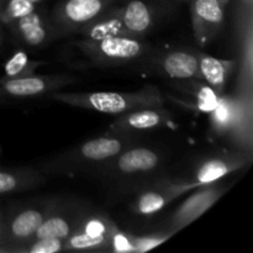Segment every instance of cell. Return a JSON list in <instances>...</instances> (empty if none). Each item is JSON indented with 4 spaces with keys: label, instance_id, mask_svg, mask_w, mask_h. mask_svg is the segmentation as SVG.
<instances>
[{
    "label": "cell",
    "instance_id": "cell-4",
    "mask_svg": "<svg viewBox=\"0 0 253 253\" xmlns=\"http://www.w3.org/2000/svg\"><path fill=\"white\" fill-rule=\"evenodd\" d=\"M127 141L116 136H103L91 138L82 145L76 146L67 151L64 155L54 158L48 167L52 170L77 169L79 167H94L101 166L106 161L111 160L127 147Z\"/></svg>",
    "mask_w": 253,
    "mask_h": 253
},
{
    "label": "cell",
    "instance_id": "cell-29",
    "mask_svg": "<svg viewBox=\"0 0 253 253\" xmlns=\"http://www.w3.org/2000/svg\"><path fill=\"white\" fill-rule=\"evenodd\" d=\"M2 41V32H1V26H0V44H1Z\"/></svg>",
    "mask_w": 253,
    "mask_h": 253
},
{
    "label": "cell",
    "instance_id": "cell-22",
    "mask_svg": "<svg viewBox=\"0 0 253 253\" xmlns=\"http://www.w3.org/2000/svg\"><path fill=\"white\" fill-rule=\"evenodd\" d=\"M42 64L41 62L31 61L26 52L17 51L5 62L4 73L5 78H17L34 74L37 67Z\"/></svg>",
    "mask_w": 253,
    "mask_h": 253
},
{
    "label": "cell",
    "instance_id": "cell-21",
    "mask_svg": "<svg viewBox=\"0 0 253 253\" xmlns=\"http://www.w3.org/2000/svg\"><path fill=\"white\" fill-rule=\"evenodd\" d=\"M40 175L31 172H2L0 170V194L19 192L35 187Z\"/></svg>",
    "mask_w": 253,
    "mask_h": 253
},
{
    "label": "cell",
    "instance_id": "cell-13",
    "mask_svg": "<svg viewBox=\"0 0 253 253\" xmlns=\"http://www.w3.org/2000/svg\"><path fill=\"white\" fill-rule=\"evenodd\" d=\"M224 193V189L214 185H205V188L189 195L182 205L177 208L170 216V226L179 230L204 214Z\"/></svg>",
    "mask_w": 253,
    "mask_h": 253
},
{
    "label": "cell",
    "instance_id": "cell-26",
    "mask_svg": "<svg viewBox=\"0 0 253 253\" xmlns=\"http://www.w3.org/2000/svg\"><path fill=\"white\" fill-rule=\"evenodd\" d=\"M4 221H5V214L0 211V246L2 242V235H4Z\"/></svg>",
    "mask_w": 253,
    "mask_h": 253
},
{
    "label": "cell",
    "instance_id": "cell-7",
    "mask_svg": "<svg viewBox=\"0 0 253 253\" xmlns=\"http://www.w3.org/2000/svg\"><path fill=\"white\" fill-rule=\"evenodd\" d=\"M52 208V204L36 205L25 208L12 215L5 214L0 252H15L20 246L29 242Z\"/></svg>",
    "mask_w": 253,
    "mask_h": 253
},
{
    "label": "cell",
    "instance_id": "cell-32",
    "mask_svg": "<svg viewBox=\"0 0 253 253\" xmlns=\"http://www.w3.org/2000/svg\"><path fill=\"white\" fill-rule=\"evenodd\" d=\"M174 1H178V2H180V1H189V0H174Z\"/></svg>",
    "mask_w": 253,
    "mask_h": 253
},
{
    "label": "cell",
    "instance_id": "cell-10",
    "mask_svg": "<svg viewBox=\"0 0 253 253\" xmlns=\"http://www.w3.org/2000/svg\"><path fill=\"white\" fill-rule=\"evenodd\" d=\"M185 193H188V190L184 185L174 182L172 178L158 179L153 184L145 185V188L135 195V199L131 203V209L137 215L150 216L157 214Z\"/></svg>",
    "mask_w": 253,
    "mask_h": 253
},
{
    "label": "cell",
    "instance_id": "cell-30",
    "mask_svg": "<svg viewBox=\"0 0 253 253\" xmlns=\"http://www.w3.org/2000/svg\"><path fill=\"white\" fill-rule=\"evenodd\" d=\"M4 1L5 0H0V11H1V7H2V5H4Z\"/></svg>",
    "mask_w": 253,
    "mask_h": 253
},
{
    "label": "cell",
    "instance_id": "cell-6",
    "mask_svg": "<svg viewBox=\"0 0 253 253\" xmlns=\"http://www.w3.org/2000/svg\"><path fill=\"white\" fill-rule=\"evenodd\" d=\"M251 161V156L245 152H221L205 156L197 165L193 166L190 174L184 179L174 180L184 185L185 189L212 184L221 178L244 168Z\"/></svg>",
    "mask_w": 253,
    "mask_h": 253
},
{
    "label": "cell",
    "instance_id": "cell-15",
    "mask_svg": "<svg viewBox=\"0 0 253 253\" xmlns=\"http://www.w3.org/2000/svg\"><path fill=\"white\" fill-rule=\"evenodd\" d=\"M85 217V214L81 210H63V211H54L52 208L39 229L35 232V239H58L66 240L71 236Z\"/></svg>",
    "mask_w": 253,
    "mask_h": 253
},
{
    "label": "cell",
    "instance_id": "cell-19",
    "mask_svg": "<svg viewBox=\"0 0 253 253\" xmlns=\"http://www.w3.org/2000/svg\"><path fill=\"white\" fill-rule=\"evenodd\" d=\"M198 61L202 81L221 95L231 71L234 69V62L219 59L205 53H198Z\"/></svg>",
    "mask_w": 253,
    "mask_h": 253
},
{
    "label": "cell",
    "instance_id": "cell-5",
    "mask_svg": "<svg viewBox=\"0 0 253 253\" xmlns=\"http://www.w3.org/2000/svg\"><path fill=\"white\" fill-rule=\"evenodd\" d=\"M116 0H61L48 19L54 37L76 35L84 26L100 16Z\"/></svg>",
    "mask_w": 253,
    "mask_h": 253
},
{
    "label": "cell",
    "instance_id": "cell-9",
    "mask_svg": "<svg viewBox=\"0 0 253 253\" xmlns=\"http://www.w3.org/2000/svg\"><path fill=\"white\" fill-rule=\"evenodd\" d=\"M76 79L68 76H39L30 74L17 78H0V100L5 96L15 99L46 96L68 84L74 83Z\"/></svg>",
    "mask_w": 253,
    "mask_h": 253
},
{
    "label": "cell",
    "instance_id": "cell-28",
    "mask_svg": "<svg viewBox=\"0 0 253 253\" xmlns=\"http://www.w3.org/2000/svg\"><path fill=\"white\" fill-rule=\"evenodd\" d=\"M27 1H30L31 4H35V5H39L40 2L42 1V0H27Z\"/></svg>",
    "mask_w": 253,
    "mask_h": 253
},
{
    "label": "cell",
    "instance_id": "cell-2",
    "mask_svg": "<svg viewBox=\"0 0 253 253\" xmlns=\"http://www.w3.org/2000/svg\"><path fill=\"white\" fill-rule=\"evenodd\" d=\"M73 44L86 59L100 66H124L145 58L151 51V46L145 42V39L132 36L78 39Z\"/></svg>",
    "mask_w": 253,
    "mask_h": 253
},
{
    "label": "cell",
    "instance_id": "cell-3",
    "mask_svg": "<svg viewBox=\"0 0 253 253\" xmlns=\"http://www.w3.org/2000/svg\"><path fill=\"white\" fill-rule=\"evenodd\" d=\"M121 22L128 36L145 39L174 12V0H118Z\"/></svg>",
    "mask_w": 253,
    "mask_h": 253
},
{
    "label": "cell",
    "instance_id": "cell-23",
    "mask_svg": "<svg viewBox=\"0 0 253 253\" xmlns=\"http://www.w3.org/2000/svg\"><path fill=\"white\" fill-rule=\"evenodd\" d=\"M37 9V5L27 0H5L0 11V26H9L15 20Z\"/></svg>",
    "mask_w": 253,
    "mask_h": 253
},
{
    "label": "cell",
    "instance_id": "cell-14",
    "mask_svg": "<svg viewBox=\"0 0 253 253\" xmlns=\"http://www.w3.org/2000/svg\"><path fill=\"white\" fill-rule=\"evenodd\" d=\"M169 118V111L166 110L163 106L137 109L119 115L115 123L111 125V130L120 133L121 136H125L126 133L135 131H146L160 127L165 125Z\"/></svg>",
    "mask_w": 253,
    "mask_h": 253
},
{
    "label": "cell",
    "instance_id": "cell-1",
    "mask_svg": "<svg viewBox=\"0 0 253 253\" xmlns=\"http://www.w3.org/2000/svg\"><path fill=\"white\" fill-rule=\"evenodd\" d=\"M49 100L58 101L74 108L89 109L108 115H121L127 111L145 108L165 106V98L160 89L153 85L136 91H89L63 93L52 91L46 95Z\"/></svg>",
    "mask_w": 253,
    "mask_h": 253
},
{
    "label": "cell",
    "instance_id": "cell-8",
    "mask_svg": "<svg viewBox=\"0 0 253 253\" xmlns=\"http://www.w3.org/2000/svg\"><path fill=\"white\" fill-rule=\"evenodd\" d=\"M163 162V157L157 150L151 147H126L111 160L100 166V172L106 174H118L120 177L150 174L158 169Z\"/></svg>",
    "mask_w": 253,
    "mask_h": 253
},
{
    "label": "cell",
    "instance_id": "cell-16",
    "mask_svg": "<svg viewBox=\"0 0 253 253\" xmlns=\"http://www.w3.org/2000/svg\"><path fill=\"white\" fill-rule=\"evenodd\" d=\"M160 66L163 73L169 78L182 81V79H200L199 61L198 53L187 49H173L163 54L160 59Z\"/></svg>",
    "mask_w": 253,
    "mask_h": 253
},
{
    "label": "cell",
    "instance_id": "cell-31",
    "mask_svg": "<svg viewBox=\"0 0 253 253\" xmlns=\"http://www.w3.org/2000/svg\"><path fill=\"white\" fill-rule=\"evenodd\" d=\"M219 1H221V2H222V4H225V5H226V4H227V2H229V1H230V0H219Z\"/></svg>",
    "mask_w": 253,
    "mask_h": 253
},
{
    "label": "cell",
    "instance_id": "cell-18",
    "mask_svg": "<svg viewBox=\"0 0 253 253\" xmlns=\"http://www.w3.org/2000/svg\"><path fill=\"white\" fill-rule=\"evenodd\" d=\"M76 35L81 36V39L88 40H98L111 36H128L121 22L118 0L111 6H109L100 16L79 30Z\"/></svg>",
    "mask_w": 253,
    "mask_h": 253
},
{
    "label": "cell",
    "instance_id": "cell-24",
    "mask_svg": "<svg viewBox=\"0 0 253 253\" xmlns=\"http://www.w3.org/2000/svg\"><path fill=\"white\" fill-rule=\"evenodd\" d=\"M64 250V240L58 239H35L30 240L16 250L17 252L29 253H56ZM15 251V252H16Z\"/></svg>",
    "mask_w": 253,
    "mask_h": 253
},
{
    "label": "cell",
    "instance_id": "cell-12",
    "mask_svg": "<svg viewBox=\"0 0 253 253\" xmlns=\"http://www.w3.org/2000/svg\"><path fill=\"white\" fill-rule=\"evenodd\" d=\"M7 27L15 40L30 49L42 48L54 39L48 19L37 9L15 20Z\"/></svg>",
    "mask_w": 253,
    "mask_h": 253
},
{
    "label": "cell",
    "instance_id": "cell-11",
    "mask_svg": "<svg viewBox=\"0 0 253 253\" xmlns=\"http://www.w3.org/2000/svg\"><path fill=\"white\" fill-rule=\"evenodd\" d=\"M193 31L202 44L212 41L225 24V6L219 0H189Z\"/></svg>",
    "mask_w": 253,
    "mask_h": 253
},
{
    "label": "cell",
    "instance_id": "cell-20",
    "mask_svg": "<svg viewBox=\"0 0 253 253\" xmlns=\"http://www.w3.org/2000/svg\"><path fill=\"white\" fill-rule=\"evenodd\" d=\"M184 84L182 89L187 91L188 95L194 99V105L202 113L210 114L215 109L220 100V94H217L211 86L207 83H202L198 79H182Z\"/></svg>",
    "mask_w": 253,
    "mask_h": 253
},
{
    "label": "cell",
    "instance_id": "cell-25",
    "mask_svg": "<svg viewBox=\"0 0 253 253\" xmlns=\"http://www.w3.org/2000/svg\"><path fill=\"white\" fill-rule=\"evenodd\" d=\"M165 236V235H153V236H142V237H133L128 236V244H130V250L135 252H143L147 251V250L153 249V247L158 246V245L162 244L163 241L169 237Z\"/></svg>",
    "mask_w": 253,
    "mask_h": 253
},
{
    "label": "cell",
    "instance_id": "cell-17",
    "mask_svg": "<svg viewBox=\"0 0 253 253\" xmlns=\"http://www.w3.org/2000/svg\"><path fill=\"white\" fill-rule=\"evenodd\" d=\"M245 120V106L237 99L221 94L217 105L210 113V123L216 135L232 133Z\"/></svg>",
    "mask_w": 253,
    "mask_h": 253
},
{
    "label": "cell",
    "instance_id": "cell-27",
    "mask_svg": "<svg viewBox=\"0 0 253 253\" xmlns=\"http://www.w3.org/2000/svg\"><path fill=\"white\" fill-rule=\"evenodd\" d=\"M242 2H244V4H246L247 6H251L252 5V0H241Z\"/></svg>",
    "mask_w": 253,
    "mask_h": 253
}]
</instances>
